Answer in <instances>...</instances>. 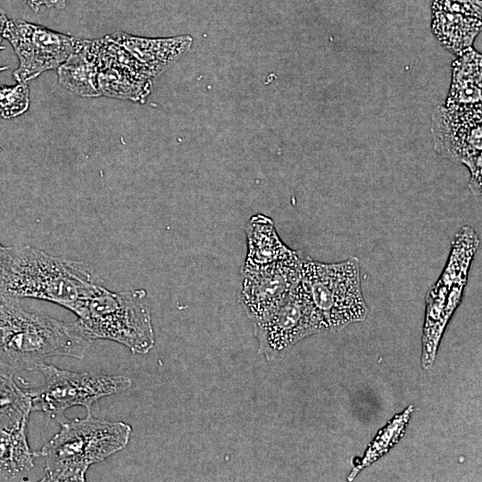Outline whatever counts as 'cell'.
I'll return each mask as SVG.
<instances>
[{"mask_svg": "<svg viewBox=\"0 0 482 482\" xmlns=\"http://www.w3.org/2000/svg\"><path fill=\"white\" fill-rule=\"evenodd\" d=\"M102 285V278L84 262L0 242V298L43 300L74 312Z\"/></svg>", "mask_w": 482, "mask_h": 482, "instance_id": "cell-1", "label": "cell"}, {"mask_svg": "<svg viewBox=\"0 0 482 482\" xmlns=\"http://www.w3.org/2000/svg\"><path fill=\"white\" fill-rule=\"evenodd\" d=\"M79 325L26 311L20 300L0 298V368L32 370L54 356L83 359L91 345Z\"/></svg>", "mask_w": 482, "mask_h": 482, "instance_id": "cell-2", "label": "cell"}, {"mask_svg": "<svg viewBox=\"0 0 482 482\" xmlns=\"http://www.w3.org/2000/svg\"><path fill=\"white\" fill-rule=\"evenodd\" d=\"M132 428L123 421L85 418L65 420L37 452L44 460L41 481L84 482L89 467L124 449Z\"/></svg>", "mask_w": 482, "mask_h": 482, "instance_id": "cell-3", "label": "cell"}, {"mask_svg": "<svg viewBox=\"0 0 482 482\" xmlns=\"http://www.w3.org/2000/svg\"><path fill=\"white\" fill-rule=\"evenodd\" d=\"M144 289L113 292L102 285L73 312L76 322L92 339L123 345L133 353L146 354L155 344Z\"/></svg>", "mask_w": 482, "mask_h": 482, "instance_id": "cell-4", "label": "cell"}, {"mask_svg": "<svg viewBox=\"0 0 482 482\" xmlns=\"http://www.w3.org/2000/svg\"><path fill=\"white\" fill-rule=\"evenodd\" d=\"M300 280L329 330L366 319L369 309L362 294L357 257L328 263L303 254Z\"/></svg>", "mask_w": 482, "mask_h": 482, "instance_id": "cell-5", "label": "cell"}, {"mask_svg": "<svg viewBox=\"0 0 482 482\" xmlns=\"http://www.w3.org/2000/svg\"><path fill=\"white\" fill-rule=\"evenodd\" d=\"M43 384L26 389L31 400L32 411H42L55 418L72 407H85L87 413L100 399L122 393L132 386L126 376L79 372L42 363L38 369Z\"/></svg>", "mask_w": 482, "mask_h": 482, "instance_id": "cell-6", "label": "cell"}, {"mask_svg": "<svg viewBox=\"0 0 482 482\" xmlns=\"http://www.w3.org/2000/svg\"><path fill=\"white\" fill-rule=\"evenodd\" d=\"M435 151L465 165L470 173L469 187L481 196V104L437 106L431 117Z\"/></svg>", "mask_w": 482, "mask_h": 482, "instance_id": "cell-7", "label": "cell"}, {"mask_svg": "<svg viewBox=\"0 0 482 482\" xmlns=\"http://www.w3.org/2000/svg\"><path fill=\"white\" fill-rule=\"evenodd\" d=\"M253 325L258 353L268 361L309 336L329 330L301 280L269 317Z\"/></svg>", "mask_w": 482, "mask_h": 482, "instance_id": "cell-8", "label": "cell"}, {"mask_svg": "<svg viewBox=\"0 0 482 482\" xmlns=\"http://www.w3.org/2000/svg\"><path fill=\"white\" fill-rule=\"evenodd\" d=\"M4 38L12 45L19 59L13 77L23 83L57 69L84 44L82 38L22 20H8Z\"/></svg>", "mask_w": 482, "mask_h": 482, "instance_id": "cell-9", "label": "cell"}, {"mask_svg": "<svg viewBox=\"0 0 482 482\" xmlns=\"http://www.w3.org/2000/svg\"><path fill=\"white\" fill-rule=\"evenodd\" d=\"M302 256L296 251L281 261L241 269L239 302L253 324L269 317L300 281Z\"/></svg>", "mask_w": 482, "mask_h": 482, "instance_id": "cell-10", "label": "cell"}, {"mask_svg": "<svg viewBox=\"0 0 482 482\" xmlns=\"http://www.w3.org/2000/svg\"><path fill=\"white\" fill-rule=\"evenodd\" d=\"M480 28V0L433 1L434 35L444 47L457 56L472 47Z\"/></svg>", "mask_w": 482, "mask_h": 482, "instance_id": "cell-11", "label": "cell"}, {"mask_svg": "<svg viewBox=\"0 0 482 482\" xmlns=\"http://www.w3.org/2000/svg\"><path fill=\"white\" fill-rule=\"evenodd\" d=\"M107 37L125 48L145 70L151 79L172 66L193 43V37L181 35L170 37H144L123 32Z\"/></svg>", "mask_w": 482, "mask_h": 482, "instance_id": "cell-12", "label": "cell"}, {"mask_svg": "<svg viewBox=\"0 0 482 482\" xmlns=\"http://www.w3.org/2000/svg\"><path fill=\"white\" fill-rule=\"evenodd\" d=\"M246 254L241 269L270 264L292 256L296 251L278 236L273 220L262 213L253 215L245 225Z\"/></svg>", "mask_w": 482, "mask_h": 482, "instance_id": "cell-13", "label": "cell"}, {"mask_svg": "<svg viewBox=\"0 0 482 482\" xmlns=\"http://www.w3.org/2000/svg\"><path fill=\"white\" fill-rule=\"evenodd\" d=\"M57 74L60 85L77 96H102L97 80V39H84L82 47L57 68Z\"/></svg>", "mask_w": 482, "mask_h": 482, "instance_id": "cell-14", "label": "cell"}, {"mask_svg": "<svg viewBox=\"0 0 482 482\" xmlns=\"http://www.w3.org/2000/svg\"><path fill=\"white\" fill-rule=\"evenodd\" d=\"M97 80L102 96L144 103L151 93V79L114 62L97 59Z\"/></svg>", "mask_w": 482, "mask_h": 482, "instance_id": "cell-15", "label": "cell"}, {"mask_svg": "<svg viewBox=\"0 0 482 482\" xmlns=\"http://www.w3.org/2000/svg\"><path fill=\"white\" fill-rule=\"evenodd\" d=\"M481 54L469 48L453 63L446 104H481Z\"/></svg>", "mask_w": 482, "mask_h": 482, "instance_id": "cell-16", "label": "cell"}, {"mask_svg": "<svg viewBox=\"0 0 482 482\" xmlns=\"http://www.w3.org/2000/svg\"><path fill=\"white\" fill-rule=\"evenodd\" d=\"M27 424L12 430H0V478H14L34 467L38 453L29 447Z\"/></svg>", "mask_w": 482, "mask_h": 482, "instance_id": "cell-17", "label": "cell"}, {"mask_svg": "<svg viewBox=\"0 0 482 482\" xmlns=\"http://www.w3.org/2000/svg\"><path fill=\"white\" fill-rule=\"evenodd\" d=\"M31 400L15 383L13 374L0 368V430H12L28 422Z\"/></svg>", "mask_w": 482, "mask_h": 482, "instance_id": "cell-18", "label": "cell"}, {"mask_svg": "<svg viewBox=\"0 0 482 482\" xmlns=\"http://www.w3.org/2000/svg\"><path fill=\"white\" fill-rule=\"evenodd\" d=\"M29 106L27 83L0 87V118L12 119L24 113Z\"/></svg>", "mask_w": 482, "mask_h": 482, "instance_id": "cell-19", "label": "cell"}, {"mask_svg": "<svg viewBox=\"0 0 482 482\" xmlns=\"http://www.w3.org/2000/svg\"><path fill=\"white\" fill-rule=\"evenodd\" d=\"M28 6L34 12H37L40 7L46 6L58 10L64 9L67 0H23Z\"/></svg>", "mask_w": 482, "mask_h": 482, "instance_id": "cell-20", "label": "cell"}, {"mask_svg": "<svg viewBox=\"0 0 482 482\" xmlns=\"http://www.w3.org/2000/svg\"><path fill=\"white\" fill-rule=\"evenodd\" d=\"M8 20L9 19L7 18L4 11L0 8V47H3V48L4 46L1 45V42L4 38V31Z\"/></svg>", "mask_w": 482, "mask_h": 482, "instance_id": "cell-21", "label": "cell"}, {"mask_svg": "<svg viewBox=\"0 0 482 482\" xmlns=\"http://www.w3.org/2000/svg\"><path fill=\"white\" fill-rule=\"evenodd\" d=\"M9 68V66H4V67H0V72L3 71H5Z\"/></svg>", "mask_w": 482, "mask_h": 482, "instance_id": "cell-22", "label": "cell"}, {"mask_svg": "<svg viewBox=\"0 0 482 482\" xmlns=\"http://www.w3.org/2000/svg\"><path fill=\"white\" fill-rule=\"evenodd\" d=\"M2 49H4V48L0 47V50H2Z\"/></svg>", "mask_w": 482, "mask_h": 482, "instance_id": "cell-23", "label": "cell"}]
</instances>
